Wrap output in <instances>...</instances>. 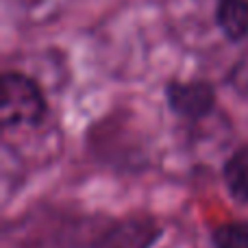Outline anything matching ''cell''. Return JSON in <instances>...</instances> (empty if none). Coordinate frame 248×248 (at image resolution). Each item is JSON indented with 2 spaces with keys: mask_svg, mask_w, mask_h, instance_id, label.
Listing matches in <instances>:
<instances>
[{
  "mask_svg": "<svg viewBox=\"0 0 248 248\" xmlns=\"http://www.w3.org/2000/svg\"><path fill=\"white\" fill-rule=\"evenodd\" d=\"M48 105L44 92L31 77L22 72H7L2 77L0 122L2 128L37 126L46 118Z\"/></svg>",
  "mask_w": 248,
  "mask_h": 248,
  "instance_id": "6da1fadb",
  "label": "cell"
},
{
  "mask_svg": "<svg viewBox=\"0 0 248 248\" xmlns=\"http://www.w3.org/2000/svg\"><path fill=\"white\" fill-rule=\"evenodd\" d=\"M222 176L229 196L240 205L248 202V146H240L224 161Z\"/></svg>",
  "mask_w": 248,
  "mask_h": 248,
  "instance_id": "5b68a950",
  "label": "cell"
},
{
  "mask_svg": "<svg viewBox=\"0 0 248 248\" xmlns=\"http://www.w3.org/2000/svg\"><path fill=\"white\" fill-rule=\"evenodd\" d=\"M227 83L237 94L248 96V52H244V55L231 65V70H229V74H227Z\"/></svg>",
  "mask_w": 248,
  "mask_h": 248,
  "instance_id": "52a82bcc",
  "label": "cell"
},
{
  "mask_svg": "<svg viewBox=\"0 0 248 248\" xmlns=\"http://www.w3.org/2000/svg\"><path fill=\"white\" fill-rule=\"evenodd\" d=\"M216 22L231 42H240L248 35V0H218Z\"/></svg>",
  "mask_w": 248,
  "mask_h": 248,
  "instance_id": "277c9868",
  "label": "cell"
},
{
  "mask_svg": "<svg viewBox=\"0 0 248 248\" xmlns=\"http://www.w3.org/2000/svg\"><path fill=\"white\" fill-rule=\"evenodd\" d=\"M159 237L153 218H128L107 229L94 248H150Z\"/></svg>",
  "mask_w": 248,
  "mask_h": 248,
  "instance_id": "3957f363",
  "label": "cell"
},
{
  "mask_svg": "<svg viewBox=\"0 0 248 248\" xmlns=\"http://www.w3.org/2000/svg\"><path fill=\"white\" fill-rule=\"evenodd\" d=\"M166 100L176 116L202 120L216 107V90L207 81H172L166 87Z\"/></svg>",
  "mask_w": 248,
  "mask_h": 248,
  "instance_id": "7a4b0ae2",
  "label": "cell"
},
{
  "mask_svg": "<svg viewBox=\"0 0 248 248\" xmlns=\"http://www.w3.org/2000/svg\"><path fill=\"white\" fill-rule=\"evenodd\" d=\"M214 248H248V222H224L211 233Z\"/></svg>",
  "mask_w": 248,
  "mask_h": 248,
  "instance_id": "8992f818",
  "label": "cell"
}]
</instances>
